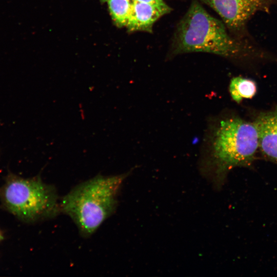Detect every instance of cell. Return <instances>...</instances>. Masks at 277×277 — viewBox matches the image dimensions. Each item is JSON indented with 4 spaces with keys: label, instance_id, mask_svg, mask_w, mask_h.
I'll return each mask as SVG.
<instances>
[{
    "label": "cell",
    "instance_id": "obj_7",
    "mask_svg": "<svg viewBox=\"0 0 277 277\" xmlns=\"http://www.w3.org/2000/svg\"><path fill=\"white\" fill-rule=\"evenodd\" d=\"M171 10L167 5L162 6L132 1L131 12L126 27L131 31L151 32L154 23Z\"/></svg>",
    "mask_w": 277,
    "mask_h": 277
},
{
    "label": "cell",
    "instance_id": "obj_8",
    "mask_svg": "<svg viewBox=\"0 0 277 277\" xmlns=\"http://www.w3.org/2000/svg\"><path fill=\"white\" fill-rule=\"evenodd\" d=\"M229 90L232 100L239 103L243 98H252L256 93V86L251 80L235 77L230 81Z\"/></svg>",
    "mask_w": 277,
    "mask_h": 277
},
{
    "label": "cell",
    "instance_id": "obj_4",
    "mask_svg": "<svg viewBox=\"0 0 277 277\" xmlns=\"http://www.w3.org/2000/svg\"><path fill=\"white\" fill-rule=\"evenodd\" d=\"M0 199L8 211L26 222L52 219L61 212L55 188L39 176L9 175L0 189Z\"/></svg>",
    "mask_w": 277,
    "mask_h": 277
},
{
    "label": "cell",
    "instance_id": "obj_12",
    "mask_svg": "<svg viewBox=\"0 0 277 277\" xmlns=\"http://www.w3.org/2000/svg\"><path fill=\"white\" fill-rule=\"evenodd\" d=\"M102 2H106L108 0H101Z\"/></svg>",
    "mask_w": 277,
    "mask_h": 277
},
{
    "label": "cell",
    "instance_id": "obj_6",
    "mask_svg": "<svg viewBox=\"0 0 277 277\" xmlns=\"http://www.w3.org/2000/svg\"><path fill=\"white\" fill-rule=\"evenodd\" d=\"M254 123L258 134L259 149L267 158L277 163V107L261 113Z\"/></svg>",
    "mask_w": 277,
    "mask_h": 277
},
{
    "label": "cell",
    "instance_id": "obj_5",
    "mask_svg": "<svg viewBox=\"0 0 277 277\" xmlns=\"http://www.w3.org/2000/svg\"><path fill=\"white\" fill-rule=\"evenodd\" d=\"M232 32L245 34L248 21L259 12L268 13L273 0H203Z\"/></svg>",
    "mask_w": 277,
    "mask_h": 277
},
{
    "label": "cell",
    "instance_id": "obj_2",
    "mask_svg": "<svg viewBox=\"0 0 277 277\" xmlns=\"http://www.w3.org/2000/svg\"><path fill=\"white\" fill-rule=\"evenodd\" d=\"M129 174H98L80 184L62 199L61 212L71 218L83 236H90L115 211L118 191Z\"/></svg>",
    "mask_w": 277,
    "mask_h": 277
},
{
    "label": "cell",
    "instance_id": "obj_9",
    "mask_svg": "<svg viewBox=\"0 0 277 277\" xmlns=\"http://www.w3.org/2000/svg\"><path fill=\"white\" fill-rule=\"evenodd\" d=\"M110 15L118 27L127 26L130 16L132 0H108Z\"/></svg>",
    "mask_w": 277,
    "mask_h": 277
},
{
    "label": "cell",
    "instance_id": "obj_3",
    "mask_svg": "<svg viewBox=\"0 0 277 277\" xmlns=\"http://www.w3.org/2000/svg\"><path fill=\"white\" fill-rule=\"evenodd\" d=\"M207 162L216 186L224 182L229 170L250 165L259 149L257 129L253 123L238 117L222 120L213 130Z\"/></svg>",
    "mask_w": 277,
    "mask_h": 277
},
{
    "label": "cell",
    "instance_id": "obj_11",
    "mask_svg": "<svg viewBox=\"0 0 277 277\" xmlns=\"http://www.w3.org/2000/svg\"><path fill=\"white\" fill-rule=\"evenodd\" d=\"M3 239V235L0 231V241H2Z\"/></svg>",
    "mask_w": 277,
    "mask_h": 277
},
{
    "label": "cell",
    "instance_id": "obj_10",
    "mask_svg": "<svg viewBox=\"0 0 277 277\" xmlns=\"http://www.w3.org/2000/svg\"><path fill=\"white\" fill-rule=\"evenodd\" d=\"M134 2L148 3L151 4H154L159 6H166L167 4L164 2L163 0H132Z\"/></svg>",
    "mask_w": 277,
    "mask_h": 277
},
{
    "label": "cell",
    "instance_id": "obj_1",
    "mask_svg": "<svg viewBox=\"0 0 277 277\" xmlns=\"http://www.w3.org/2000/svg\"><path fill=\"white\" fill-rule=\"evenodd\" d=\"M174 51L202 52L223 57L249 59L264 57L262 51L230 36L224 24L193 0L177 28Z\"/></svg>",
    "mask_w": 277,
    "mask_h": 277
}]
</instances>
